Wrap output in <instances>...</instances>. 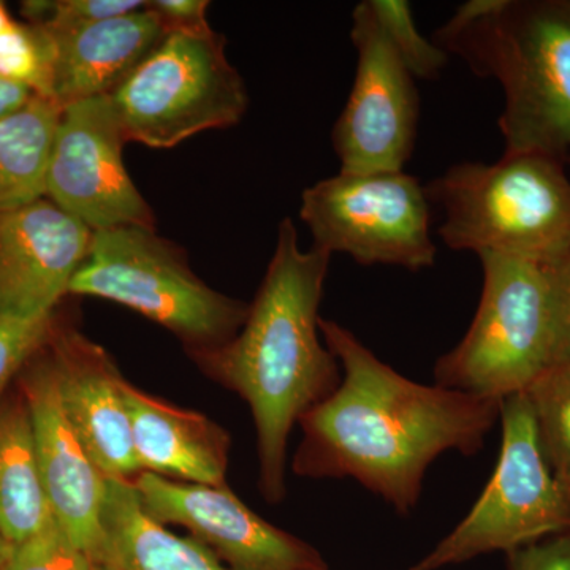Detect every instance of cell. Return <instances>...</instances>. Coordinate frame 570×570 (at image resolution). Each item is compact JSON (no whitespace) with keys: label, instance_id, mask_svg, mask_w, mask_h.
I'll return each mask as SVG.
<instances>
[{"label":"cell","instance_id":"obj_1","mask_svg":"<svg viewBox=\"0 0 570 570\" xmlns=\"http://www.w3.org/2000/svg\"><path fill=\"white\" fill-rule=\"evenodd\" d=\"M341 382L299 420L292 468L299 478L352 479L411 515L428 468L448 452L479 453L502 401L411 381L377 358L346 326L322 318Z\"/></svg>","mask_w":570,"mask_h":570},{"label":"cell","instance_id":"obj_2","mask_svg":"<svg viewBox=\"0 0 570 570\" xmlns=\"http://www.w3.org/2000/svg\"><path fill=\"white\" fill-rule=\"evenodd\" d=\"M332 254L302 249L291 219L277 228L275 253L243 328L224 346L189 352L206 376L238 393L253 414L261 491L283 501L287 442L311 409L332 395L341 366L318 328Z\"/></svg>","mask_w":570,"mask_h":570},{"label":"cell","instance_id":"obj_3","mask_svg":"<svg viewBox=\"0 0 570 570\" xmlns=\"http://www.w3.org/2000/svg\"><path fill=\"white\" fill-rule=\"evenodd\" d=\"M436 43L504 92V154L570 159V0H468Z\"/></svg>","mask_w":570,"mask_h":570},{"label":"cell","instance_id":"obj_4","mask_svg":"<svg viewBox=\"0 0 570 570\" xmlns=\"http://www.w3.org/2000/svg\"><path fill=\"white\" fill-rule=\"evenodd\" d=\"M426 194L444 212L438 234L449 249L543 266L570 253V178L553 157L504 154L497 164L453 165Z\"/></svg>","mask_w":570,"mask_h":570},{"label":"cell","instance_id":"obj_5","mask_svg":"<svg viewBox=\"0 0 570 570\" xmlns=\"http://www.w3.org/2000/svg\"><path fill=\"white\" fill-rule=\"evenodd\" d=\"M69 295L129 307L170 330L187 352L224 346L238 335L249 314L247 303L205 284L181 247L148 227L92 232Z\"/></svg>","mask_w":570,"mask_h":570},{"label":"cell","instance_id":"obj_6","mask_svg":"<svg viewBox=\"0 0 570 570\" xmlns=\"http://www.w3.org/2000/svg\"><path fill=\"white\" fill-rule=\"evenodd\" d=\"M482 295L466 335L434 366L441 387L489 400L527 392L554 356L549 266L479 255Z\"/></svg>","mask_w":570,"mask_h":570},{"label":"cell","instance_id":"obj_7","mask_svg":"<svg viewBox=\"0 0 570 570\" xmlns=\"http://www.w3.org/2000/svg\"><path fill=\"white\" fill-rule=\"evenodd\" d=\"M497 469L466 517L411 570L449 566L570 534V489L551 471L540 448L527 393L505 397Z\"/></svg>","mask_w":570,"mask_h":570},{"label":"cell","instance_id":"obj_8","mask_svg":"<svg viewBox=\"0 0 570 570\" xmlns=\"http://www.w3.org/2000/svg\"><path fill=\"white\" fill-rule=\"evenodd\" d=\"M108 99L126 140L153 149L235 126L249 105L245 80L217 32L168 33Z\"/></svg>","mask_w":570,"mask_h":570},{"label":"cell","instance_id":"obj_9","mask_svg":"<svg viewBox=\"0 0 570 570\" xmlns=\"http://www.w3.org/2000/svg\"><path fill=\"white\" fill-rule=\"evenodd\" d=\"M299 217L313 246L351 255L360 265L420 272L436 262L426 187L404 170L340 171L314 183L302 195Z\"/></svg>","mask_w":570,"mask_h":570},{"label":"cell","instance_id":"obj_10","mask_svg":"<svg viewBox=\"0 0 570 570\" xmlns=\"http://www.w3.org/2000/svg\"><path fill=\"white\" fill-rule=\"evenodd\" d=\"M351 40L356 51L354 85L332 134L340 171H403L417 140L420 100L414 77L397 58L367 0L352 11Z\"/></svg>","mask_w":570,"mask_h":570},{"label":"cell","instance_id":"obj_11","mask_svg":"<svg viewBox=\"0 0 570 570\" xmlns=\"http://www.w3.org/2000/svg\"><path fill=\"white\" fill-rule=\"evenodd\" d=\"M126 142L108 96L63 107L52 138L45 197L91 232L154 228L151 206L124 165Z\"/></svg>","mask_w":570,"mask_h":570},{"label":"cell","instance_id":"obj_12","mask_svg":"<svg viewBox=\"0 0 570 570\" xmlns=\"http://www.w3.org/2000/svg\"><path fill=\"white\" fill-rule=\"evenodd\" d=\"M132 483L151 519L186 528L230 570H326L317 550L262 519L227 483L178 482L151 472Z\"/></svg>","mask_w":570,"mask_h":570},{"label":"cell","instance_id":"obj_13","mask_svg":"<svg viewBox=\"0 0 570 570\" xmlns=\"http://www.w3.org/2000/svg\"><path fill=\"white\" fill-rule=\"evenodd\" d=\"M14 384L31 412L41 479L52 515L94 564H102L108 479L94 464L67 419L45 346L22 367Z\"/></svg>","mask_w":570,"mask_h":570},{"label":"cell","instance_id":"obj_14","mask_svg":"<svg viewBox=\"0 0 570 570\" xmlns=\"http://www.w3.org/2000/svg\"><path fill=\"white\" fill-rule=\"evenodd\" d=\"M45 351L50 356L67 419L105 478L132 482L135 456L124 382L108 352L67 324L56 322Z\"/></svg>","mask_w":570,"mask_h":570},{"label":"cell","instance_id":"obj_15","mask_svg":"<svg viewBox=\"0 0 570 570\" xmlns=\"http://www.w3.org/2000/svg\"><path fill=\"white\" fill-rule=\"evenodd\" d=\"M92 232L43 197L0 216V316L55 313L91 246Z\"/></svg>","mask_w":570,"mask_h":570},{"label":"cell","instance_id":"obj_16","mask_svg":"<svg viewBox=\"0 0 570 570\" xmlns=\"http://www.w3.org/2000/svg\"><path fill=\"white\" fill-rule=\"evenodd\" d=\"M43 31L52 48L50 100L61 108L115 91L167 37L146 2L80 28Z\"/></svg>","mask_w":570,"mask_h":570},{"label":"cell","instance_id":"obj_17","mask_svg":"<svg viewBox=\"0 0 570 570\" xmlns=\"http://www.w3.org/2000/svg\"><path fill=\"white\" fill-rule=\"evenodd\" d=\"M135 456L141 472L202 485H225L230 436L213 420L124 382Z\"/></svg>","mask_w":570,"mask_h":570},{"label":"cell","instance_id":"obj_18","mask_svg":"<svg viewBox=\"0 0 570 570\" xmlns=\"http://www.w3.org/2000/svg\"><path fill=\"white\" fill-rule=\"evenodd\" d=\"M102 564L118 570H230L208 547L168 531L142 510L132 482L108 479Z\"/></svg>","mask_w":570,"mask_h":570},{"label":"cell","instance_id":"obj_19","mask_svg":"<svg viewBox=\"0 0 570 570\" xmlns=\"http://www.w3.org/2000/svg\"><path fill=\"white\" fill-rule=\"evenodd\" d=\"M20 389L0 401V538L18 546L55 523Z\"/></svg>","mask_w":570,"mask_h":570},{"label":"cell","instance_id":"obj_20","mask_svg":"<svg viewBox=\"0 0 570 570\" xmlns=\"http://www.w3.org/2000/svg\"><path fill=\"white\" fill-rule=\"evenodd\" d=\"M62 108L36 96L0 121V216L45 197L52 138Z\"/></svg>","mask_w":570,"mask_h":570},{"label":"cell","instance_id":"obj_21","mask_svg":"<svg viewBox=\"0 0 570 570\" xmlns=\"http://www.w3.org/2000/svg\"><path fill=\"white\" fill-rule=\"evenodd\" d=\"M524 393L543 455L553 474L570 489V360L550 366Z\"/></svg>","mask_w":570,"mask_h":570},{"label":"cell","instance_id":"obj_22","mask_svg":"<svg viewBox=\"0 0 570 570\" xmlns=\"http://www.w3.org/2000/svg\"><path fill=\"white\" fill-rule=\"evenodd\" d=\"M400 61L414 78L436 80L448 67L449 52L419 31L406 0H367Z\"/></svg>","mask_w":570,"mask_h":570},{"label":"cell","instance_id":"obj_23","mask_svg":"<svg viewBox=\"0 0 570 570\" xmlns=\"http://www.w3.org/2000/svg\"><path fill=\"white\" fill-rule=\"evenodd\" d=\"M51 67V40L39 26L14 20L0 33V77L50 100Z\"/></svg>","mask_w":570,"mask_h":570},{"label":"cell","instance_id":"obj_24","mask_svg":"<svg viewBox=\"0 0 570 570\" xmlns=\"http://www.w3.org/2000/svg\"><path fill=\"white\" fill-rule=\"evenodd\" d=\"M59 316V307L41 317L0 316V401L17 382L22 367L45 346Z\"/></svg>","mask_w":570,"mask_h":570},{"label":"cell","instance_id":"obj_25","mask_svg":"<svg viewBox=\"0 0 570 570\" xmlns=\"http://www.w3.org/2000/svg\"><path fill=\"white\" fill-rule=\"evenodd\" d=\"M140 0H28L21 14L29 24L47 31H66L140 10Z\"/></svg>","mask_w":570,"mask_h":570},{"label":"cell","instance_id":"obj_26","mask_svg":"<svg viewBox=\"0 0 570 570\" xmlns=\"http://www.w3.org/2000/svg\"><path fill=\"white\" fill-rule=\"evenodd\" d=\"M94 562L78 549L58 521L33 538L9 546L7 570H92Z\"/></svg>","mask_w":570,"mask_h":570},{"label":"cell","instance_id":"obj_27","mask_svg":"<svg viewBox=\"0 0 570 570\" xmlns=\"http://www.w3.org/2000/svg\"><path fill=\"white\" fill-rule=\"evenodd\" d=\"M209 2L206 0H153L146 9L156 14L165 33L205 37L214 32L206 21Z\"/></svg>","mask_w":570,"mask_h":570},{"label":"cell","instance_id":"obj_28","mask_svg":"<svg viewBox=\"0 0 570 570\" xmlns=\"http://www.w3.org/2000/svg\"><path fill=\"white\" fill-rule=\"evenodd\" d=\"M553 306V365L570 360V253L549 266ZM551 365V366H553Z\"/></svg>","mask_w":570,"mask_h":570},{"label":"cell","instance_id":"obj_29","mask_svg":"<svg viewBox=\"0 0 570 570\" xmlns=\"http://www.w3.org/2000/svg\"><path fill=\"white\" fill-rule=\"evenodd\" d=\"M505 557L508 570H570V534L540 540Z\"/></svg>","mask_w":570,"mask_h":570},{"label":"cell","instance_id":"obj_30","mask_svg":"<svg viewBox=\"0 0 570 570\" xmlns=\"http://www.w3.org/2000/svg\"><path fill=\"white\" fill-rule=\"evenodd\" d=\"M36 97L28 86L0 77V121L20 111Z\"/></svg>","mask_w":570,"mask_h":570},{"label":"cell","instance_id":"obj_31","mask_svg":"<svg viewBox=\"0 0 570 570\" xmlns=\"http://www.w3.org/2000/svg\"><path fill=\"white\" fill-rule=\"evenodd\" d=\"M13 18L10 17L9 10H7V7L3 6L2 2H0V33L6 31L7 28L13 22Z\"/></svg>","mask_w":570,"mask_h":570},{"label":"cell","instance_id":"obj_32","mask_svg":"<svg viewBox=\"0 0 570 570\" xmlns=\"http://www.w3.org/2000/svg\"><path fill=\"white\" fill-rule=\"evenodd\" d=\"M9 564V543L0 538V570H7Z\"/></svg>","mask_w":570,"mask_h":570},{"label":"cell","instance_id":"obj_33","mask_svg":"<svg viewBox=\"0 0 570 570\" xmlns=\"http://www.w3.org/2000/svg\"><path fill=\"white\" fill-rule=\"evenodd\" d=\"M92 570H118V569L111 568V566H107V564H94Z\"/></svg>","mask_w":570,"mask_h":570},{"label":"cell","instance_id":"obj_34","mask_svg":"<svg viewBox=\"0 0 570 570\" xmlns=\"http://www.w3.org/2000/svg\"><path fill=\"white\" fill-rule=\"evenodd\" d=\"M570 160V159H569Z\"/></svg>","mask_w":570,"mask_h":570}]
</instances>
